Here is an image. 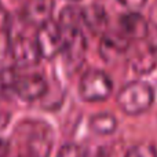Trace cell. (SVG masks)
I'll return each instance as SVG.
<instances>
[{
  "label": "cell",
  "instance_id": "obj_1",
  "mask_svg": "<svg viewBox=\"0 0 157 157\" xmlns=\"http://www.w3.org/2000/svg\"><path fill=\"white\" fill-rule=\"evenodd\" d=\"M119 108L130 116L142 114L152 108L155 102V91L145 81H132L124 86L116 97Z\"/></svg>",
  "mask_w": 157,
  "mask_h": 157
},
{
  "label": "cell",
  "instance_id": "obj_2",
  "mask_svg": "<svg viewBox=\"0 0 157 157\" xmlns=\"http://www.w3.org/2000/svg\"><path fill=\"white\" fill-rule=\"evenodd\" d=\"M113 91L112 78L102 71L92 69L83 75L78 84V94L86 102H101L110 97Z\"/></svg>",
  "mask_w": 157,
  "mask_h": 157
},
{
  "label": "cell",
  "instance_id": "obj_3",
  "mask_svg": "<svg viewBox=\"0 0 157 157\" xmlns=\"http://www.w3.org/2000/svg\"><path fill=\"white\" fill-rule=\"evenodd\" d=\"M35 41L41 58L51 59L61 54L63 47V32L59 24L50 19L40 25L36 33Z\"/></svg>",
  "mask_w": 157,
  "mask_h": 157
},
{
  "label": "cell",
  "instance_id": "obj_4",
  "mask_svg": "<svg viewBox=\"0 0 157 157\" xmlns=\"http://www.w3.org/2000/svg\"><path fill=\"white\" fill-rule=\"evenodd\" d=\"M51 146L52 136L50 128L40 123L30 124L25 139V157H48Z\"/></svg>",
  "mask_w": 157,
  "mask_h": 157
},
{
  "label": "cell",
  "instance_id": "obj_5",
  "mask_svg": "<svg viewBox=\"0 0 157 157\" xmlns=\"http://www.w3.org/2000/svg\"><path fill=\"white\" fill-rule=\"evenodd\" d=\"M47 80L39 73L18 75L13 86V91L24 101H36L47 92Z\"/></svg>",
  "mask_w": 157,
  "mask_h": 157
},
{
  "label": "cell",
  "instance_id": "obj_6",
  "mask_svg": "<svg viewBox=\"0 0 157 157\" xmlns=\"http://www.w3.org/2000/svg\"><path fill=\"white\" fill-rule=\"evenodd\" d=\"M10 51L14 62L22 68L36 65L41 58L35 39L26 37V36L14 37L10 44Z\"/></svg>",
  "mask_w": 157,
  "mask_h": 157
},
{
  "label": "cell",
  "instance_id": "obj_7",
  "mask_svg": "<svg viewBox=\"0 0 157 157\" xmlns=\"http://www.w3.org/2000/svg\"><path fill=\"white\" fill-rule=\"evenodd\" d=\"M62 29V28H61ZM63 47L62 54L68 63L75 65L84 58L87 50V40L81 29H62Z\"/></svg>",
  "mask_w": 157,
  "mask_h": 157
},
{
  "label": "cell",
  "instance_id": "obj_8",
  "mask_svg": "<svg viewBox=\"0 0 157 157\" xmlns=\"http://www.w3.org/2000/svg\"><path fill=\"white\" fill-rule=\"evenodd\" d=\"M120 30L128 40H142L149 35V22L138 13H128L120 17Z\"/></svg>",
  "mask_w": 157,
  "mask_h": 157
},
{
  "label": "cell",
  "instance_id": "obj_9",
  "mask_svg": "<svg viewBox=\"0 0 157 157\" xmlns=\"http://www.w3.org/2000/svg\"><path fill=\"white\" fill-rule=\"evenodd\" d=\"M130 47V40L121 33H105L99 44V52L103 59L113 61L124 55Z\"/></svg>",
  "mask_w": 157,
  "mask_h": 157
},
{
  "label": "cell",
  "instance_id": "obj_10",
  "mask_svg": "<svg viewBox=\"0 0 157 157\" xmlns=\"http://www.w3.org/2000/svg\"><path fill=\"white\" fill-rule=\"evenodd\" d=\"M54 0H28L25 6V18L33 25H43L51 19Z\"/></svg>",
  "mask_w": 157,
  "mask_h": 157
},
{
  "label": "cell",
  "instance_id": "obj_11",
  "mask_svg": "<svg viewBox=\"0 0 157 157\" xmlns=\"http://www.w3.org/2000/svg\"><path fill=\"white\" fill-rule=\"evenodd\" d=\"M83 22L90 30L95 33L105 32L109 24V17L103 7L98 4H91L83 8Z\"/></svg>",
  "mask_w": 157,
  "mask_h": 157
},
{
  "label": "cell",
  "instance_id": "obj_12",
  "mask_svg": "<svg viewBox=\"0 0 157 157\" xmlns=\"http://www.w3.org/2000/svg\"><path fill=\"white\" fill-rule=\"evenodd\" d=\"M88 127L98 135H109L117 130V119L110 113H97L91 116Z\"/></svg>",
  "mask_w": 157,
  "mask_h": 157
},
{
  "label": "cell",
  "instance_id": "obj_13",
  "mask_svg": "<svg viewBox=\"0 0 157 157\" xmlns=\"http://www.w3.org/2000/svg\"><path fill=\"white\" fill-rule=\"evenodd\" d=\"M59 26L62 29H81L83 22V8L68 6L59 14Z\"/></svg>",
  "mask_w": 157,
  "mask_h": 157
},
{
  "label": "cell",
  "instance_id": "obj_14",
  "mask_svg": "<svg viewBox=\"0 0 157 157\" xmlns=\"http://www.w3.org/2000/svg\"><path fill=\"white\" fill-rule=\"evenodd\" d=\"M156 63H157V58L147 50V52L138 55L132 61V68L136 73H147V72H150L155 68Z\"/></svg>",
  "mask_w": 157,
  "mask_h": 157
},
{
  "label": "cell",
  "instance_id": "obj_15",
  "mask_svg": "<svg viewBox=\"0 0 157 157\" xmlns=\"http://www.w3.org/2000/svg\"><path fill=\"white\" fill-rule=\"evenodd\" d=\"M124 157H157V152L152 145L141 144L131 147Z\"/></svg>",
  "mask_w": 157,
  "mask_h": 157
},
{
  "label": "cell",
  "instance_id": "obj_16",
  "mask_svg": "<svg viewBox=\"0 0 157 157\" xmlns=\"http://www.w3.org/2000/svg\"><path fill=\"white\" fill-rule=\"evenodd\" d=\"M18 71L14 68H6L0 72V84L3 88H8L11 90L15 83L17 77H18Z\"/></svg>",
  "mask_w": 157,
  "mask_h": 157
},
{
  "label": "cell",
  "instance_id": "obj_17",
  "mask_svg": "<svg viewBox=\"0 0 157 157\" xmlns=\"http://www.w3.org/2000/svg\"><path fill=\"white\" fill-rule=\"evenodd\" d=\"M57 157H83V150H81V147H78L77 145L68 144L61 147Z\"/></svg>",
  "mask_w": 157,
  "mask_h": 157
},
{
  "label": "cell",
  "instance_id": "obj_18",
  "mask_svg": "<svg viewBox=\"0 0 157 157\" xmlns=\"http://www.w3.org/2000/svg\"><path fill=\"white\" fill-rule=\"evenodd\" d=\"M119 2L130 10H138V8L144 7L146 0H119Z\"/></svg>",
  "mask_w": 157,
  "mask_h": 157
},
{
  "label": "cell",
  "instance_id": "obj_19",
  "mask_svg": "<svg viewBox=\"0 0 157 157\" xmlns=\"http://www.w3.org/2000/svg\"><path fill=\"white\" fill-rule=\"evenodd\" d=\"M149 22L150 25H152L153 28L157 30V4H155L152 7V10H150V14H149Z\"/></svg>",
  "mask_w": 157,
  "mask_h": 157
},
{
  "label": "cell",
  "instance_id": "obj_20",
  "mask_svg": "<svg viewBox=\"0 0 157 157\" xmlns=\"http://www.w3.org/2000/svg\"><path fill=\"white\" fill-rule=\"evenodd\" d=\"M149 51L157 58V37H155L152 40V43H150V46H149Z\"/></svg>",
  "mask_w": 157,
  "mask_h": 157
},
{
  "label": "cell",
  "instance_id": "obj_21",
  "mask_svg": "<svg viewBox=\"0 0 157 157\" xmlns=\"http://www.w3.org/2000/svg\"><path fill=\"white\" fill-rule=\"evenodd\" d=\"M0 14H2V6H0Z\"/></svg>",
  "mask_w": 157,
  "mask_h": 157
},
{
  "label": "cell",
  "instance_id": "obj_22",
  "mask_svg": "<svg viewBox=\"0 0 157 157\" xmlns=\"http://www.w3.org/2000/svg\"><path fill=\"white\" fill-rule=\"evenodd\" d=\"M72 2H77V0H72Z\"/></svg>",
  "mask_w": 157,
  "mask_h": 157
}]
</instances>
